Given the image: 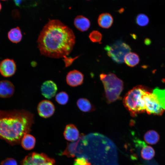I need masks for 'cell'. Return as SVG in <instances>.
Returning a JSON list of instances; mask_svg holds the SVG:
<instances>
[{"instance_id": "6da1fadb", "label": "cell", "mask_w": 165, "mask_h": 165, "mask_svg": "<svg viewBox=\"0 0 165 165\" xmlns=\"http://www.w3.org/2000/svg\"><path fill=\"white\" fill-rule=\"evenodd\" d=\"M64 152L68 157H84L92 165H118L115 145L99 133L80 136L76 141L68 144Z\"/></svg>"}, {"instance_id": "7a4b0ae2", "label": "cell", "mask_w": 165, "mask_h": 165, "mask_svg": "<svg viewBox=\"0 0 165 165\" xmlns=\"http://www.w3.org/2000/svg\"><path fill=\"white\" fill-rule=\"evenodd\" d=\"M73 31L57 20H50L38 36V48L41 55L49 57L67 58L75 43Z\"/></svg>"}, {"instance_id": "3957f363", "label": "cell", "mask_w": 165, "mask_h": 165, "mask_svg": "<svg viewBox=\"0 0 165 165\" xmlns=\"http://www.w3.org/2000/svg\"><path fill=\"white\" fill-rule=\"evenodd\" d=\"M34 116L24 110H0V138L18 142L31 131Z\"/></svg>"}, {"instance_id": "277c9868", "label": "cell", "mask_w": 165, "mask_h": 165, "mask_svg": "<svg viewBox=\"0 0 165 165\" xmlns=\"http://www.w3.org/2000/svg\"><path fill=\"white\" fill-rule=\"evenodd\" d=\"M147 91L142 86H137L129 91L123 100V104L131 116L146 111L144 95Z\"/></svg>"}, {"instance_id": "5b68a950", "label": "cell", "mask_w": 165, "mask_h": 165, "mask_svg": "<svg viewBox=\"0 0 165 165\" xmlns=\"http://www.w3.org/2000/svg\"><path fill=\"white\" fill-rule=\"evenodd\" d=\"M100 78L104 86L107 101L110 103L118 99L123 90V82L113 73H102Z\"/></svg>"}, {"instance_id": "8992f818", "label": "cell", "mask_w": 165, "mask_h": 165, "mask_svg": "<svg viewBox=\"0 0 165 165\" xmlns=\"http://www.w3.org/2000/svg\"><path fill=\"white\" fill-rule=\"evenodd\" d=\"M108 55L115 62L121 64L124 62L125 56L130 52L131 48L126 43L119 40L104 48Z\"/></svg>"}, {"instance_id": "52a82bcc", "label": "cell", "mask_w": 165, "mask_h": 165, "mask_svg": "<svg viewBox=\"0 0 165 165\" xmlns=\"http://www.w3.org/2000/svg\"><path fill=\"white\" fill-rule=\"evenodd\" d=\"M21 165H56L54 159L45 154L32 152L25 157Z\"/></svg>"}, {"instance_id": "ba28073f", "label": "cell", "mask_w": 165, "mask_h": 165, "mask_svg": "<svg viewBox=\"0 0 165 165\" xmlns=\"http://www.w3.org/2000/svg\"><path fill=\"white\" fill-rule=\"evenodd\" d=\"M146 111L149 114L161 115L165 110L162 108L153 93L146 91L144 97Z\"/></svg>"}, {"instance_id": "9c48e42d", "label": "cell", "mask_w": 165, "mask_h": 165, "mask_svg": "<svg viewBox=\"0 0 165 165\" xmlns=\"http://www.w3.org/2000/svg\"><path fill=\"white\" fill-rule=\"evenodd\" d=\"M37 110L40 117L47 118L53 115L55 111V107L53 103L50 101L44 100L39 103Z\"/></svg>"}, {"instance_id": "30bf717a", "label": "cell", "mask_w": 165, "mask_h": 165, "mask_svg": "<svg viewBox=\"0 0 165 165\" xmlns=\"http://www.w3.org/2000/svg\"><path fill=\"white\" fill-rule=\"evenodd\" d=\"M16 70V65L14 60L5 59L0 63V73L3 76L9 77L13 75Z\"/></svg>"}, {"instance_id": "8fae6325", "label": "cell", "mask_w": 165, "mask_h": 165, "mask_svg": "<svg viewBox=\"0 0 165 165\" xmlns=\"http://www.w3.org/2000/svg\"><path fill=\"white\" fill-rule=\"evenodd\" d=\"M84 80V75L80 72L74 70L69 72L67 74L66 80L70 86L75 87L82 85Z\"/></svg>"}, {"instance_id": "7c38bea8", "label": "cell", "mask_w": 165, "mask_h": 165, "mask_svg": "<svg viewBox=\"0 0 165 165\" xmlns=\"http://www.w3.org/2000/svg\"><path fill=\"white\" fill-rule=\"evenodd\" d=\"M57 90L56 84L53 81L48 80L43 83L41 87L42 95L46 98L50 99L55 95Z\"/></svg>"}, {"instance_id": "4fadbf2b", "label": "cell", "mask_w": 165, "mask_h": 165, "mask_svg": "<svg viewBox=\"0 0 165 165\" xmlns=\"http://www.w3.org/2000/svg\"><path fill=\"white\" fill-rule=\"evenodd\" d=\"M136 145L142 147L141 151V157L144 160H149L154 156L155 152L151 146L147 145L144 141L139 140H135Z\"/></svg>"}, {"instance_id": "5bb4252c", "label": "cell", "mask_w": 165, "mask_h": 165, "mask_svg": "<svg viewBox=\"0 0 165 165\" xmlns=\"http://www.w3.org/2000/svg\"><path fill=\"white\" fill-rule=\"evenodd\" d=\"M63 135L65 139L72 142L77 140L80 137L78 129L72 124H69L66 126Z\"/></svg>"}, {"instance_id": "9a60e30c", "label": "cell", "mask_w": 165, "mask_h": 165, "mask_svg": "<svg viewBox=\"0 0 165 165\" xmlns=\"http://www.w3.org/2000/svg\"><path fill=\"white\" fill-rule=\"evenodd\" d=\"M15 91L13 84L10 81L2 80L0 81V97L6 98L11 97Z\"/></svg>"}, {"instance_id": "2e32d148", "label": "cell", "mask_w": 165, "mask_h": 165, "mask_svg": "<svg viewBox=\"0 0 165 165\" xmlns=\"http://www.w3.org/2000/svg\"><path fill=\"white\" fill-rule=\"evenodd\" d=\"M74 24L76 28L82 32L87 31L90 26V20L82 15L76 16L74 19Z\"/></svg>"}, {"instance_id": "e0dca14e", "label": "cell", "mask_w": 165, "mask_h": 165, "mask_svg": "<svg viewBox=\"0 0 165 165\" xmlns=\"http://www.w3.org/2000/svg\"><path fill=\"white\" fill-rule=\"evenodd\" d=\"M98 24L101 28L107 29L110 28L113 22L112 16L108 13H103L99 16L97 19Z\"/></svg>"}, {"instance_id": "ac0fdd59", "label": "cell", "mask_w": 165, "mask_h": 165, "mask_svg": "<svg viewBox=\"0 0 165 165\" xmlns=\"http://www.w3.org/2000/svg\"><path fill=\"white\" fill-rule=\"evenodd\" d=\"M36 142L35 138L29 134H25L21 140V145L23 148L26 150H30L34 147Z\"/></svg>"}, {"instance_id": "d6986e66", "label": "cell", "mask_w": 165, "mask_h": 165, "mask_svg": "<svg viewBox=\"0 0 165 165\" xmlns=\"http://www.w3.org/2000/svg\"><path fill=\"white\" fill-rule=\"evenodd\" d=\"M21 31L18 27L11 29L8 33V37L12 42L17 43L19 42L22 39Z\"/></svg>"}, {"instance_id": "ffe728a7", "label": "cell", "mask_w": 165, "mask_h": 165, "mask_svg": "<svg viewBox=\"0 0 165 165\" xmlns=\"http://www.w3.org/2000/svg\"><path fill=\"white\" fill-rule=\"evenodd\" d=\"M140 61L138 55L136 53L130 52L125 56L124 61L128 66L133 67L137 65Z\"/></svg>"}, {"instance_id": "44dd1931", "label": "cell", "mask_w": 165, "mask_h": 165, "mask_svg": "<svg viewBox=\"0 0 165 165\" xmlns=\"http://www.w3.org/2000/svg\"><path fill=\"white\" fill-rule=\"evenodd\" d=\"M77 105L79 108L84 112H89L94 109V107L90 102L85 98L79 99L77 101Z\"/></svg>"}, {"instance_id": "7402d4cb", "label": "cell", "mask_w": 165, "mask_h": 165, "mask_svg": "<svg viewBox=\"0 0 165 165\" xmlns=\"http://www.w3.org/2000/svg\"><path fill=\"white\" fill-rule=\"evenodd\" d=\"M144 139L147 144L154 145L159 141L160 136L156 131L154 130H150L147 131L145 134Z\"/></svg>"}, {"instance_id": "603a6c76", "label": "cell", "mask_w": 165, "mask_h": 165, "mask_svg": "<svg viewBox=\"0 0 165 165\" xmlns=\"http://www.w3.org/2000/svg\"><path fill=\"white\" fill-rule=\"evenodd\" d=\"M154 94L159 104L165 110V89H161L156 87L153 90Z\"/></svg>"}, {"instance_id": "cb8c5ba5", "label": "cell", "mask_w": 165, "mask_h": 165, "mask_svg": "<svg viewBox=\"0 0 165 165\" xmlns=\"http://www.w3.org/2000/svg\"><path fill=\"white\" fill-rule=\"evenodd\" d=\"M40 0H14L16 5L20 7H29L36 6Z\"/></svg>"}, {"instance_id": "d4e9b609", "label": "cell", "mask_w": 165, "mask_h": 165, "mask_svg": "<svg viewBox=\"0 0 165 165\" xmlns=\"http://www.w3.org/2000/svg\"><path fill=\"white\" fill-rule=\"evenodd\" d=\"M69 96L65 91H61L57 93L55 96V100L59 104L64 105L67 103Z\"/></svg>"}, {"instance_id": "484cf974", "label": "cell", "mask_w": 165, "mask_h": 165, "mask_svg": "<svg viewBox=\"0 0 165 165\" xmlns=\"http://www.w3.org/2000/svg\"><path fill=\"white\" fill-rule=\"evenodd\" d=\"M148 16L143 13L138 14L136 18V22L139 26L143 27L147 25L149 23Z\"/></svg>"}, {"instance_id": "4316f807", "label": "cell", "mask_w": 165, "mask_h": 165, "mask_svg": "<svg viewBox=\"0 0 165 165\" xmlns=\"http://www.w3.org/2000/svg\"><path fill=\"white\" fill-rule=\"evenodd\" d=\"M90 41L93 42H99L102 38L101 34L97 31L94 30L90 33L89 36Z\"/></svg>"}, {"instance_id": "83f0119b", "label": "cell", "mask_w": 165, "mask_h": 165, "mask_svg": "<svg viewBox=\"0 0 165 165\" xmlns=\"http://www.w3.org/2000/svg\"><path fill=\"white\" fill-rule=\"evenodd\" d=\"M73 165H92L84 157H77L74 160Z\"/></svg>"}, {"instance_id": "f1b7e54d", "label": "cell", "mask_w": 165, "mask_h": 165, "mask_svg": "<svg viewBox=\"0 0 165 165\" xmlns=\"http://www.w3.org/2000/svg\"><path fill=\"white\" fill-rule=\"evenodd\" d=\"M0 165H17V163L14 159L8 158L3 161Z\"/></svg>"}, {"instance_id": "f546056e", "label": "cell", "mask_w": 165, "mask_h": 165, "mask_svg": "<svg viewBox=\"0 0 165 165\" xmlns=\"http://www.w3.org/2000/svg\"><path fill=\"white\" fill-rule=\"evenodd\" d=\"M144 42L145 44L146 45H149L151 43V41L149 39L147 38L145 39Z\"/></svg>"}, {"instance_id": "4dcf8cb0", "label": "cell", "mask_w": 165, "mask_h": 165, "mask_svg": "<svg viewBox=\"0 0 165 165\" xmlns=\"http://www.w3.org/2000/svg\"><path fill=\"white\" fill-rule=\"evenodd\" d=\"M1 8H2V6H1V5L0 3V11L1 9Z\"/></svg>"}, {"instance_id": "1f68e13d", "label": "cell", "mask_w": 165, "mask_h": 165, "mask_svg": "<svg viewBox=\"0 0 165 165\" xmlns=\"http://www.w3.org/2000/svg\"><path fill=\"white\" fill-rule=\"evenodd\" d=\"M1 0L5 1V0Z\"/></svg>"}, {"instance_id": "d6a6232c", "label": "cell", "mask_w": 165, "mask_h": 165, "mask_svg": "<svg viewBox=\"0 0 165 165\" xmlns=\"http://www.w3.org/2000/svg\"></svg>"}, {"instance_id": "836d02e7", "label": "cell", "mask_w": 165, "mask_h": 165, "mask_svg": "<svg viewBox=\"0 0 165 165\" xmlns=\"http://www.w3.org/2000/svg\"></svg>"}]
</instances>
